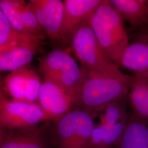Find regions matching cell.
<instances>
[{
    "mask_svg": "<svg viewBox=\"0 0 148 148\" xmlns=\"http://www.w3.org/2000/svg\"><path fill=\"white\" fill-rule=\"evenodd\" d=\"M125 101L112 102L93 111L99 120L94 122L90 148L117 147L130 116Z\"/></svg>",
    "mask_w": 148,
    "mask_h": 148,
    "instance_id": "277c9868",
    "label": "cell"
},
{
    "mask_svg": "<svg viewBox=\"0 0 148 148\" xmlns=\"http://www.w3.org/2000/svg\"><path fill=\"white\" fill-rule=\"evenodd\" d=\"M0 148H49L43 128L19 131L0 130Z\"/></svg>",
    "mask_w": 148,
    "mask_h": 148,
    "instance_id": "7c38bea8",
    "label": "cell"
},
{
    "mask_svg": "<svg viewBox=\"0 0 148 148\" xmlns=\"http://www.w3.org/2000/svg\"><path fill=\"white\" fill-rule=\"evenodd\" d=\"M0 11H2L11 25L17 31L28 34L24 25L21 12L12 0H1Z\"/></svg>",
    "mask_w": 148,
    "mask_h": 148,
    "instance_id": "ffe728a7",
    "label": "cell"
},
{
    "mask_svg": "<svg viewBox=\"0 0 148 148\" xmlns=\"http://www.w3.org/2000/svg\"><path fill=\"white\" fill-rule=\"evenodd\" d=\"M39 46H21L0 53L1 71L12 72L27 66L32 62Z\"/></svg>",
    "mask_w": 148,
    "mask_h": 148,
    "instance_id": "ac0fdd59",
    "label": "cell"
},
{
    "mask_svg": "<svg viewBox=\"0 0 148 148\" xmlns=\"http://www.w3.org/2000/svg\"><path fill=\"white\" fill-rule=\"evenodd\" d=\"M128 95L133 113L148 122V74H134Z\"/></svg>",
    "mask_w": 148,
    "mask_h": 148,
    "instance_id": "e0dca14e",
    "label": "cell"
},
{
    "mask_svg": "<svg viewBox=\"0 0 148 148\" xmlns=\"http://www.w3.org/2000/svg\"><path fill=\"white\" fill-rule=\"evenodd\" d=\"M87 21L101 47L120 67L123 55L130 44L120 13L109 1H104Z\"/></svg>",
    "mask_w": 148,
    "mask_h": 148,
    "instance_id": "7a4b0ae2",
    "label": "cell"
},
{
    "mask_svg": "<svg viewBox=\"0 0 148 148\" xmlns=\"http://www.w3.org/2000/svg\"><path fill=\"white\" fill-rule=\"evenodd\" d=\"M121 66L135 74H148V34L143 33L130 44L122 58Z\"/></svg>",
    "mask_w": 148,
    "mask_h": 148,
    "instance_id": "5bb4252c",
    "label": "cell"
},
{
    "mask_svg": "<svg viewBox=\"0 0 148 148\" xmlns=\"http://www.w3.org/2000/svg\"><path fill=\"white\" fill-rule=\"evenodd\" d=\"M38 73L44 80L51 82L73 94L79 86L83 68L63 49H55L38 59Z\"/></svg>",
    "mask_w": 148,
    "mask_h": 148,
    "instance_id": "5b68a950",
    "label": "cell"
},
{
    "mask_svg": "<svg viewBox=\"0 0 148 148\" xmlns=\"http://www.w3.org/2000/svg\"><path fill=\"white\" fill-rule=\"evenodd\" d=\"M123 21L133 29L144 30L148 26V0H110Z\"/></svg>",
    "mask_w": 148,
    "mask_h": 148,
    "instance_id": "4fadbf2b",
    "label": "cell"
},
{
    "mask_svg": "<svg viewBox=\"0 0 148 148\" xmlns=\"http://www.w3.org/2000/svg\"><path fill=\"white\" fill-rule=\"evenodd\" d=\"M29 2L44 33L51 39L59 40L64 2L60 0H32Z\"/></svg>",
    "mask_w": 148,
    "mask_h": 148,
    "instance_id": "8fae6325",
    "label": "cell"
},
{
    "mask_svg": "<svg viewBox=\"0 0 148 148\" xmlns=\"http://www.w3.org/2000/svg\"><path fill=\"white\" fill-rule=\"evenodd\" d=\"M54 123L59 148H90L93 111L74 108Z\"/></svg>",
    "mask_w": 148,
    "mask_h": 148,
    "instance_id": "8992f818",
    "label": "cell"
},
{
    "mask_svg": "<svg viewBox=\"0 0 148 148\" xmlns=\"http://www.w3.org/2000/svg\"><path fill=\"white\" fill-rule=\"evenodd\" d=\"M43 38L17 31L0 11V53L21 46L40 45Z\"/></svg>",
    "mask_w": 148,
    "mask_h": 148,
    "instance_id": "9a60e30c",
    "label": "cell"
},
{
    "mask_svg": "<svg viewBox=\"0 0 148 148\" xmlns=\"http://www.w3.org/2000/svg\"><path fill=\"white\" fill-rule=\"evenodd\" d=\"M13 2L21 13L27 34L35 36H43L45 33L37 21L30 2L26 3L24 1H13Z\"/></svg>",
    "mask_w": 148,
    "mask_h": 148,
    "instance_id": "d6986e66",
    "label": "cell"
},
{
    "mask_svg": "<svg viewBox=\"0 0 148 148\" xmlns=\"http://www.w3.org/2000/svg\"><path fill=\"white\" fill-rule=\"evenodd\" d=\"M38 104L49 121L56 122L75 108V97L58 85L44 80L39 92Z\"/></svg>",
    "mask_w": 148,
    "mask_h": 148,
    "instance_id": "9c48e42d",
    "label": "cell"
},
{
    "mask_svg": "<svg viewBox=\"0 0 148 148\" xmlns=\"http://www.w3.org/2000/svg\"><path fill=\"white\" fill-rule=\"evenodd\" d=\"M50 121L38 103L11 100L3 90L0 91V127L3 131H19Z\"/></svg>",
    "mask_w": 148,
    "mask_h": 148,
    "instance_id": "52a82bcc",
    "label": "cell"
},
{
    "mask_svg": "<svg viewBox=\"0 0 148 148\" xmlns=\"http://www.w3.org/2000/svg\"><path fill=\"white\" fill-rule=\"evenodd\" d=\"M41 84L36 72L27 66L8 74L2 90L13 100L37 103Z\"/></svg>",
    "mask_w": 148,
    "mask_h": 148,
    "instance_id": "ba28073f",
    "label": "cell"
},
{
    "mask_svg": "<svg viewBox=\"0 0 148 148\" xmlns=\"http://www.w3.org/2000/svg\"><path fill=\"white\" fill-rule=\"evenodd\" d=\"M117 148H148V122L132 112Z\"/></svg>",
    "mask_w": 148,
    "mask_h": 148,
    "instance_id": "2e32d148",
    "label": "cell"
},
{
    "mask_svg": "<svg viewBox=\"0 0 148 148\" xmlns=\"http://www.w3.org/2000/svg\"><path fill=\"white\" fill-rule=\"evenodd\" d=\"M103 0H65L59 40L70 42L75 32L103 2Z\"/></svg>",
    "mask_w": 148,
    "mask_h": 148,
    "instance_id": "30bf717a",
    "label": "cell"
},
{
    "mask_svg": "<svg viewBox=\"0 0 148 148\" xmlns=\"http://www.w3.org/2000/svg\"><path fill=\"white\" fill-rule=\"evenodd\" d=\"M70 43L81 66L107 75H125L101 47L87 19L75 32Z\"/></svg>",
    "mask_w": 148,
    "mask_h": 148,
    "instance_id": "3957f363",
    "label": "cell"
},
{
    "mask_svg": "<svg viewBox=\"0 0 148 148\" xmlns=\"http://www.w3.org/2000/svg\"><path fill=\"white\" fill-rule=\"evenodd\" d=\"M117 148L116 147H112V148Z\"/></svg>",
    "mask_w": 148,
    "mask_h": 148,
    "instance_id": "7402d4cb",
    "label": "cell"
},
{
    "mask_svg": "<svg viewBox=\"0 0 148 148\" xmlns=\"http://www.w3.org/2000/svg\"><path fill=\"white\" fill-rule=\"evenodd\" d=\"M143 33H146V34H148V26L144 30H143Z\"/></svg>",
    "mask_w": 148,
    "mask_h": 148,
    "instance_id": "44dd1931",
    "label": "cell"
},
{
    "mask_svg": "<svg viewBox=\"0 0 148 148\" xmlns=\"http://www.w3.org/2000/svg\"><path fill=\"white\" fill-rule=\"evenodd\" d=\"M82 68V79L75 94V108L93 111L112 102L126 99L132 76H113Z\"/></svg>",
    "mask_w": 148,
    "mask_h": 148,
    "instance_id": "6da1fadb",
    "label": "cell"
}]
</instances>
